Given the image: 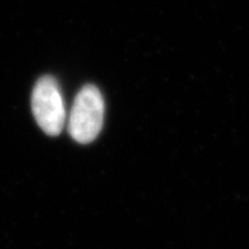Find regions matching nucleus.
Returning <instances> with one entry per match:
<instances>
[{
    "label": "nucleus",
    "mask_w": 249,
    "mask_h": 249,
    "mask_svg": "<svg viewBox=\"0 0 249 249\" xmlns=\"http://www.w3.org/2000/svg\"><path fill=\"white\" fill-rule=\"evenodd\" d=\"M105 103L100 90L85 85L77 92L69 117V132L76 142L91 143L104 124Z\"/></svg>",
    "instance_id": "f257e3e1"
},
{
    "label": "nucleus",
    "mask_w": 249,
    "mask_h": 249,
    "mask_svg": "<svg viewBox=\"0 0 249 249\" xmlns=\"http://www.w3.org/2000/svg\"><path fill=\"white\" fill-rule=\"evenodd\" d=\"M32 111L46 134L58 136L66 122V109L60 85L52 76H42L32 91Z\"/></svg>",
    "instance_id": "f03ea898"
}]
</instances>
